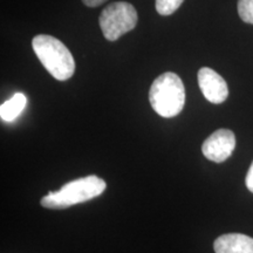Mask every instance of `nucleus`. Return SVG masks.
Instances as JSON below:
<instances>
[{"mask_svg": "<svg viewBox=\"0 0 253 253\" xmlns=\"http://www.w3.org/2000/svg\"><path fill=\"white\" fill-rule=\"evenodd\" d=\"M245 183H246V188H248L251 192H253V162L251 164V167H250L248 175H246Z\"/></svg>", "mask_w": 253, "mask_h": 253, "instance_id": "11", "label": "nucleus"}, {"mask_svg": "<svg viewBox=\"0 0 253 253\" xmlns=\"http://www.w3.org/2000/svg\"><path fill=\"white\" fill-rule=\"evenodd\" d=\"M99 21L104 38L109 41H115L136 27L137 12L129 2H113L103 9Z\"/></svg>", "mask_w": 253, "mask_h": 253, "instance_id": "4", "label": "nucleus"}, {"mask_svg": "<svg viewBox=\"0 0 253 253\" xmlns=\"http://www.w3.org/2000/svg\"><path fill=\"white\" fill-rule=\"evenodd\" d=\"M198 84L202 93L209 102L220 104L229 96L226 81L209 67H203L198 72Z\"/></svg>", "mask_w": 253, "mask_h": 253, "instance_id": "6", "label": "nucleus"}, {"mask_svg": "<svg viewBox=\"0 0 253 253\" xmlns=\"http://www.w3.org/2000/svg\"><path fill=\"white\" fill-rule=\"evenodd\" d=\"M106 188V182L100 177L95 175L82 177L67 183L58 191L48 192L41 198L40 204L46 209H66L97 197Z\"/></svg>", "mask_w": 253, "mask_h": 253, "instance_id": "3", "label": "nucleus"}, {"mask_svg": "<svg viewBox=\"0 0 253 253\" xmlns=\"http://www.w3.org/2000/svg\"><path fill=\"white\" fill-rule=\"evenodd\" d=\"M32 47L43 67L56 80L66 81L74 75V58L65 43L59 39L40 34L33 38Z\"/></svg>", "mask_w": 253, "mask_h": 253, "instance_id": "1", "label": "nucleus"}, {"mask_svg": "<svg viewBox=\"0 0 253 253\" xmlns=\"http://www.w3.org/2000/svg\"><path fill=\"white\" fill-rule=\"evenodd\" d=\"M238 14L244 23L253 24V0H238Z\"/></svg>", "mask_w": 253, "mask_h": 253, "instance_id": "10", "label": "nucleus"}, {"mask_svg": "<svg viewBox=\"0 0 253 253\" xmlns=\"http://www.w3.org/2000/svg\"><path fill=\"white\" fill-rule=\"evenodd\" d=\"M149 101L153 109L162 118H175L182 112L185 103V88L181 78L167 72L151 84Z\"/></svg>", "mask_w": 253, "mask_h": 253, "instance_id": "2", "label": "nucleus"}, {"mask_svg": "<svg viewBox=\"0 0 253 253\" xmlns=\"http://www.w3.org/2000/svg\"><path fill=\"white\" fill-rule=\"evenodd\" d=\"M106 1L107 0H82V2L88 6V7H97V6H100Z\"/></svg>", "mask_w": 253, "mask_h": 253, "instance_id": "12", "label": "nucleus"}, {"mask_svg": "<svg viewBox=\"0 0 253 253\" xmlns=\"http://www.w3.org/2000/svg\"><path fill=\"white\" fill-rule=\"evenodd\" d=\"M216 253H253V238L242 233H227L214 240Z\"/></svg>", "mask_w": 253, "mask_h": 253, "instance_id": "7", "label": "nucleus"}, {"mask_svg": "<svg viewBox=\"0 0 253 253\" xmlns=\"http://www.w3.org/2000/svg\"><path fill=\"white\" fill-rule=\"evenodd\" d=\"M26 96L21 93L14 94L11 99L6 101L0 107V118L2 121L12 122L20 115L26 107Z\"/></svg>", "mask_w": 253, "mask_h": 253, "instance_id": "8", "label": "nucleus"}, {"mask_svg": "<svg viewBox=\"0 0 253 253\" xmlns=\"http://www.w3.org/2000/svg\"><path fill=\"white\" fill-rule=\"evenodd\" d=\"M236 148V136L229 129H218L202 145V153L208 160L216 163L226 161Z\"/></svg>", "mask_w": 253, "mask_h": 253, "instance_id": "5", "label": "nucleus"}, {"mask_svg": "<svg viewBox=\"0 0 253 253\" xmlns=\"http://www.w3.org/2000/svg\"><path fill=\"white\" fill-rule=\"evenodd\" d=\"M184 0H156V9L161 15H170L179 8Z\"/></svg>", "mask_w": 253, "mask_h": 253, "instance_id": "9", "label": "nucleus"}]
</instances>
